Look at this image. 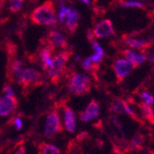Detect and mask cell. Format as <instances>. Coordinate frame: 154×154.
Masks as SVG:
<instances>
[{
    "label": "cell",
    "mask_w": 154,
    "mask_h": 154,
    "mask_svg": "<svg viewBox=\"0 0 154 154\" xmlns=\"http://www.w3.org/2000/svg\"><path fill=\"white\" fill-rule=\"evenodd\" d=\"M73 54V49L70 47L69 49L64 50L63 52L55 54L52 59V64L50 67L47 69V76L50 79V81L57 85L61 81L62 78L66 75L67 72V66L66 64Z\"/></svg>",
    "instance_id": "obj_1"
},
{
    "label": "cell",
    "mask_w": 154,
    "mask_h": 154,
    "mask_svg": "<svg viewBox=\"0 0 154 154\" xmlns=\"http://www.w3.org/2000/svg\"><path fill=\"white\" fill-rule=\"evenodd\" d=\"M30 20L38 26H52L57 24L55 7L54 0L45 1L35 8L30 14Z\"/></svg>",
    "instance_id": "obj_2"
},
{
    "label": "cell",
    "mask_w": 154,
    "mask_h": 154,
    "mask_svg": "<svg viewBox=\"0 0 154 154\" xmlns=\"http://www.w3.org/2000/svg\"><path fill=\"white\" fill-rule=\"evenodd\" d=\"M91 88V78L82 73H72L69 76L68 90L76 96H82L88 94Z\"/></svg>",
    "instance_id": "obj_3"
},
{
    "label": "cell",
    "mask_w": 154,
    "mask_h": 154,
    "mask_svg": "<svg viewBox=\"0 0 154 154\" xmlns=\"http://www.w3.org/2000/svg\"><path fill=\"white\" fill-rule=\"evenodd\" d=\"M17 83L22 87L23 91L34 90L44 84V77L34 68H24Z\"/></svg>",
    "instance_id": "obj_4"
},
{
    "label": "cell",
    "mask_w": 154,
    "mask_h": 154,
    "mask_svg": "<svg viewBox=\"0 0 154 154\" xmlns=\"http://www.w3.org/2000/svg\"><path fill=\"white\" fill-rule=\"evenodd\" d=\"M43 45H46L51 46L53 49H63L66 50L69 48V44L67 39L65 37V35L55 30H50L48 31L45 40H41Z\"/></svg>",
    "instance_id": "obj_5"
},
{
    "label": "cell",
    "mask_w": 154,
    "mask_h": 154,
    "mask_svg": "<svg viewBox=\"0 0 154 154\" xmlns=\"http://www.w3.org/2000/svg\"><path fill=\"white\" fill-rule=\"evenodd\" d=\"M61 131H62V127H61V122L57 111L50 112L46 117L45 136L48 138H52L53 137H54Z\"/></svg>",
    "instance_id": "obj_6"
},
{
    "label": "cell",
    "mask_w": 154,
    "mask_h": 154,
    "mask_svg": "<svg viewBox=\"0 0 154 154\" xmlns=\"http://www.w3.org/2000/svg\"><path fill=\"white\" fill-rule=\"evenodd\" d=\"M19 101L16 96L4 95L0 97V116H8L16 111Z\"/></svg>",
    "instance_id": "obj_7"
},
{
    "label": "cell",
    "mask_w": 154,
    "mask_h": 154,
    "mask_svg": "<svg viewBox=\"0 0 154 154\" xmlns=\"http://www.w3.org/2000/svg\"><path fill=\"white\" fill-rule=\"evenodd\" d=\"M24 62L21 59L14 58L12 60L8 61L7 65V79L10 82H15L21 75L24 67Z\"/></svg>",
    "instance_id": "obj_8"
},
{
    "label": "cell",
    "mask_w": 154,
    "mask_h": 154,
    "mask_svg": "<svg viewBox=\"0 0 154 154\" xmlns=\"http://www.w3.org/2000/svg\"><path fill=\"white\" fill-rule=\"evenodd\" d=\"M92 32H93L94 37L96 38H108V37L116 35L113 23L108 19L103 20L98 22L95 25Z\"/></svg>",
    "instance_id": "obj_9"
},
{
    "label": "cell",
    "mask_w": 154,
    "mask_h": 154,
    "mask_svg": "<svg viewBox=\"0 0 154 154\" xmlns=\"http://www.w3.org/2000/svg\"><path fill=\"white\" fill-rule=\"evenodd\" d=\"M132 65L125 59H117L113 64V69L115 71L116 79L118 83L124 81V79L127 78L132 71Z\"/></svg>",
    "instance_id": "obj_10"
},
{
    "label": "cell",
    "mask_w": 154,
    "mask_h": 154,
    "mask_svg": "<svg viewBox=\"0 0 154 154\" xmlns=\"http://www.w3.org/2000/svg\"><path fill=\"white\" fill-rule=\"evenodd\" d=\"M54 52V49H53L51 46L46 45H43V46L39 48L38 50L37 58H39L40 63H41V67L45 72L47 71V69L50 67L52 64Z\"/></svg>",
    "instance_id": "obj_11"
},
{
    "label": "cell",
    "mask_w": 154,
    "mask_h": 154,
    "mask_svg": "<svg viewBox=\"0 0 154 154\" xmlns=\"http://www.w3.org/2000/svg\"><path fill=\"white\" fill-rule=\"evenodd\" d=\"M100 114V104L96 100H91L85 111L79 113L80 120L83 122H89L90 120L95 119L99 116Z\"/></svg>",
    "instance_id": "obj_12"
},
{
    "label": "cell",
    "mask_w": 154,
    "mask_h": 154,
    "mask_svg": "<svg viewBox=\"0 0 154 154\" xmlns=\"http://www.w3.org/2000/svg\"><path fill=\"white\" fill-rule=\"evenodd\" d=\"M80 20V14L75 8H69V16L68 20L66 23V30L70 33V35H74L78 30L79 21Z\"/></svg>",
    "instance_id": "obj_13"
},
{
    "label": "cell",
    "mask_w": 154,
    "mask_h": 154,
    "mask_svg": "<svg viewBox=\"0 0 154 154\" xmlns=\"http://www.w3.org/2000/svg\"><path fill=\"white\" fill-rule=\"evenodd\" d=\"M121 54L125 57V60H128L133 66V68L137 67L138 66H140L147 60V57L142 53V54H137L135 53L131 50H124L121 52Z\"/></svg>",
    "instance_id": "obj_14"
},
{
    "label": "cell",
    "mask_w": 154,
    "mask_h": 154,
    "mask_svg": "<svg viewBox=\"0 0 154 154\" xmlns=\"http://www.w3.org/2000/svg\"><path fill=\"white\" fill-rule=\"evenodd\" d=\"M124 44L125 45H128L133 49H137V50H141V51H146L147 49H149L150 47V44L149 42L145 41V40H139V39H135L132 37H128V36H123L122 37Z\"/></svg>",
    "instance_id": "obj_15"
},
{
    "label": "cell",
    "mask_w": 154,
    "mask_h": 154,
    "mask_svg": "<svg viewBox=\"0 0 154 154\" xmlns=\"http://www.w3.org/2000/svg\"><path fill=\"white\" fill-rule=\"evenodd\" d=\"M64 117H65V128H66V129L70 133L75 132L76 117H75V114H74L73 110L70 107H68V106L65 107Z\"/></svg>",
    "instance_id": "obj_16"
},
{
    "label": "cell",
    "mask_w": 154,
    "mask_h": 154,
    "mask_svg": "<svg viewBox=\"0 0 154 154\" xmlns=\"http://www.w3.org/2000/svg\"><path fill=\"white\" fill-rule=\"evenodd\" d=\"M81 66L84 70H86L90 74L93 76V78L97 80V74L100 69V64L93 62L90 57L85 58L83 61H81Z\"/></svg>",
    "instance_id": "obj_17"
},
{
    "label": "cell",
    "mask_w": 154,
    "mask_h": 154,
    "mask_svg": "<svg viewBox=\"0 0 154 154\" xmlns=\"http://www.w3.org/2000/svg\"><path fill=\"white\" fill-rule=\"evenodd\" d=\"M39 154H60V149L54 145L41 143L39 145Z\"/></svg>",
    "instance_id": "obj_18"
},
{
    "label": "cell",
    "mask_w": 154,
    "mask_h": 154,
    "mask_svg": "<svg viewBox=\"0 0 154 154\" xmlns=\"http://www.w3.org/2000/svg\"><path fill=\"white\" fill-rule=\"evenodd\" d=\"M5 46H6V53L8 55V61L16 58L17 57V45L14 44L12 41L8 40L6 43Z\"/></svg>",
    "instance_id": "obj_19"
},
{
    "label": "cell",
    "mask_w": 154,
    "mask_h": 154,
    "mask_svg": "<svg viewBox=\"0 0 154 154\" xmlns=\"http://www.w3.org/2000/svg\"><path fill=\"white\" fill-rule=\"evenodd\" d=\"M125 102L121 99H116L111 103V108L115 113L118 115H125Z\"/></svg>",
    "instance_id": "obj_20"
},
{
    "label": "cell",
    "mask_w": 154,
    "mask_h": 154,
    "mask_svg": "<svg viewBox=\"0 0 154 154\" xmlns=\"http://www.w3.org/2000/svg\"><path fill=\"white\" fill-rule=\"evenodd\" d=\"M118 6L121 8H144V5L141 2L134 1V0H118Z\"/></svg>",
    "instance_id": "obj_21"
},
{
    "label": "cell",
    "mask_w": 154,
    "mask_h": 154,
    "mask_svg": "<svg viewBox=\"0 0 154 154\" xmlns=\"http://www.w3.org/2000/svg\"><path fill=\"white\" fill-rule=\"evenodd\" d=\"M140 108H141L143 116L148 120H149L151 123H154V111H153V109L149 105L145 104V103H142L140 105Z\"/></svg>",
    "instance_id": "obj_22"
},
{
    "label": "cell",
    "mask_w": 154,
    "mask_h": 154,
    "mask_svg": "<svg viewBox=\"0 0 154 154\" xmlns=\"http://www.w3.org/2000/svg\"><path fill=\"white\" fill-rule=\"evenodd\" d=\"M9 1V11L16 14L21 10L24 0H8Z\"/></svg>",
    "instance_id": "obj_23"
},
{
    "label": "cell",
    "mask_w": 154,
    "mask_h": 154,
    "mask_svg": "<svg viewBox=\"0 0 154 154\" xmlns=\"http://www.w3.org/2000/svg\"><path fill=\"white\" fill-rule=\"evenodd\" d=\"M69 16V8L65 7V5L60 6V10L58 14V19L62 24H66Z\"/></svg>",
    "instance_id": "obj_24"
},
{
    "label": "cell",
    "mask_w": 154,
    "mask_h": 154,
    "mask_svg": "<svg viewBox=\"0 0 154 154\" xmlns=\"http://www.w3.org/2000/svg\"><path fill=\"white\" fill-rule=\"evenodd\" d=\"M143 136L137 134L134 136L133 139H132V144L135 148L137 149H141L142 147V143H143Z\"/></svg>",
    "instance_id": "obj_25"
},
{
    "label": "cell",
    "mask_w": 154,
    "mask_h": 154,
    "mask_svg": "<svg viewBox=\"0 0 154 154\" xmlns=\"http://www.w3.org/2000/svg\"><path fill=\"white\" fill-rule=\"evenodd\" d=\"M140 97L143 100V103H145V104L150 105L154 103V97L149 92H143Z\"/></svg>",
    "instance_id": "obj_26"
},
{
    "label": "cell",
    "mask_w": 154,
    "mask_h": 154,
    "mask_svg": "<svg viewBox=\"0 0 154 154\" xmlns=\"http://www.w3.org/2000/svg\"><path fill=\"white\" fill-rule=\"evenodd\" d=\"M91 46H92V49L94 50L95 54H105L104 50L99 45V43H98V42H96V41L93 40L92 42H91Z\"/></svg>",
    "instance_id": "obj_27"
},
{
    "label": "cell",
    "mask_w": 154,
    "mask_h": 154,
    "mask_svg": "<svg viewBox=\"0 0 154 154\" xmlns=\"http://www.w3.org/2000/svg\"><path fill=\"white\" fill-rule=\"evenodd\" d=\"M3 93L5 95H9V96H15V92H14L12 87L9 85V84H8V85H5L3 87Z\"/></svg>",
    "instance_id": "obj_28"
},
{
    "label": "cell",
    "mask_w": 154,
    "mask_h": 154,
    "mask_svg": "<svg viewBox=\"0 0 154 154\" xmlns=\"http://www.w3.org/2000/svg\"><path fill=\"white\" fill-rule=\"evenodd\" d=\"M13 123H14V125H15V128H16L17 130H20L22 128L23 123H22V120L20 117H14Z\"/></svg>",
    "instance_id": "obj_29"
},
{
    "label": "cell",
    "mask_w": 154,
    "mask_h": 154,
    "mask_svg": "<svg viewBox=\"0 0 154 154\" xmlns=\"http://www.w3.org/2000/svg\"><path fill=\"white\" fill-rule=\"evenodd\" d=\"M87 38H88V41L89 42H92L94 40V34H93V32H92V29H89L88 32H87Z\"/></svg>",
    "instance_id": "obj_30"
},
{
    "label": "cell",
    "mask_w": 154,
    "mask_h": 154,
    "mask_svg": "<svg viewBox=\"0 0 154 154\" xmlns=\"http://www.w3.org/2000/svg\"><path fill=\"white\" fill-rule=\"evenodd\" d=\"M6 3H7V0H0V15H1L3 10H4Z\"/></svg>",
    "instance_id": "obj_31"
},
{
    "label": "cell",
    "mask_w": 154,
    "mask_h": 154,
    "mask_svg": "<svg viewBox=\"0 0 154 154\" xmlns=\"http://www.w3.org/2000/svg\"><path fill=\"white\" fill-rule=\"evenodd\" d=\"M15 154H27L24 146H20V147L19 148V149L15 152Z\"/></svg>",
    "instance_id": "obj_32"
},
{
    "label": "cell",
    "mask_w": 154,
    "mask_h": 154,
    "mask_svg": "<svg viewBox=\"0 0 154 154\" xmlns=\"http://www.w3.org/2000/svg\"><path fill=\"white\" fill-rule=\"evenodd\" d=\"M113 121H114V123H115V125L117 127V128L121 131V133H123V131H122V128H121V125H120V123L117 121V119L116 118V117H113Z\"/></svg>",
    "instance_id": "obj_33"
},
{
    "label": "cell",
    "mask_w": 154,
    "mask_h": 154,
    "mask_svg": "<svg viewBox=\"0 0 154 154\" xmlns=\"http://www.w3.org/2000/svg\"><path fill=\"white\" fill-rule=\"evenodd\" d=\"M8 20H9V18H8V17H6V18L0 19V27H1L2 25H4L5 23H7Z\"/></svg>",
    "instance_id": "obj_34"
},
{
    "label": "cell",
    "mask_w": 154,
    "mask_h": 154,
    "mask_svg": "<svg viewBox=\"0 0 154 154\" xmlns=\"http://www.w3.org/2000/svg\"><path fill=\"white\" fill-rule=\"evenodd\" d=\"M147 59H149V61H151V62H153V63H154V52H153V53H150V54L148 55Z\"/></svg>",
    "instance_id": "obj_35"
},
{
    "label": "cell",
    "mask_w": 154,
    "mask_h": 154,
    "mask_svg": "<svg viewBox=\"0 0 154 154\" xmlns=\"http://www.w3.org/2000/svg\"><path fill=\"white\" fill-rule=\"evenodd\" d=\"M80 1L81 2H83L84 4H85V5H87L88 7L91 5V2H90V0H80Z\"/></svg>",
    "instance_id": "obj_36"
},
{
    "label": "cell",
    "mask_w": 154,
    "mask_h": 154,
    "mask_svg": "<svg viewBox=\"0 0 154 154\" xmlns=\"http://www.w3.org/2000/svg\"><path fill=\"white\" fill-rule=\"evenodd\" d=\"M57 1L58 2V4H59L60 6H63L64 3H65V0H57Z\"/></svg>",
    "instance_id": "obj_37"
},
{
    "label": "cell",
    "mask_w": 154,
    "mask_h": 154,
    "mask_svg": "<svg viewBox=\"0 0 154 154\" xmlns=\"http://www.w3.org/2000/svg\"><path fill=\"white\" fill-rule=\"evenodd\" d=\"M69 3H73V0H67Z\"/></svg>",
    "instance_id": "obj_38"
},
{
    "label": "cell",
    "mask_w": 154,
    "mask_h": 154,
    "mask_svg": "<svg viewBox=\"0 0 154 154\" xmlns=\"http://www.w3.org/2000/svg\"><path fill=\"white\" fill-rule=\"evenodd\" d=\"M153 14H154V10H153Z\"/></svg>",
    "instance_id": "obj_39"
}]
</instances>
